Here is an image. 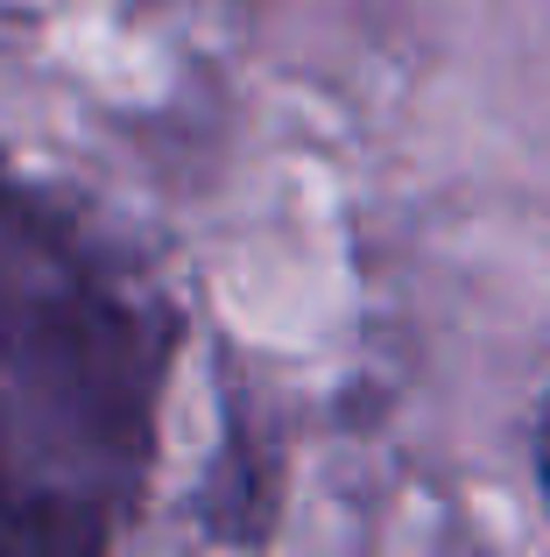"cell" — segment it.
<instances>
[{"label":"cell","instance_id":"7a4b0ae2","mask_svg":"<svg viewBox=\"0 0 550 557\" xmlns=\"http://www.w3.org/2000/svg\"><path fill=\"white\" fill-rule=\"evenodd\" d=\"M537 480H543V508H550V395L537 409Z\"/></svg>","mask_w":550,"mask_h":557},{"label":"cell","instance_id":"3957f363","mask_svg":"<svg viewBox=\"0 0 550 557\" xmlns=\"http://www.w3.org/2000/svg\"><path fill=\"white\" fill-rule=\"evenodd\" d=\"M0 550H14V544H8V530H0Z\"/></svg>","mask_w":550,"mask_h":557},{"label":"cell","instance_id":"6da1fadb","mask_svg":"<svg viewBox=\"0 0 550 557\" xmlns=\"http://www.w3.org/2000/svg\"><path fill=\"white\" fill-rule=\"evenodd\" d=\"M149 275L64 198L0 170V530L99 550L149 487L170 374Z\"/></svg>","mask_w":550,"mask_h":557}]
</instances>
